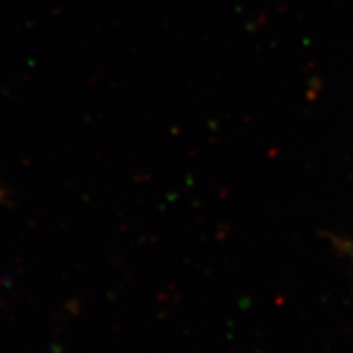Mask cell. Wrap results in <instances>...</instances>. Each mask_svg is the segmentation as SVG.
<instances>
[{
	"label": "cell",
	"mask_w": 353,
	"mask_h": 353,
	"mask_svg": "<svg viewBox=\"0 0 353 353\" xmlns=\"http://www.w3.org/2000/svg\"><path fill=\"white\" fill-rule=\"evenodd\" d=\"M0 198H2V190H0Z\"/></svg>",
	"instance_id": "6da1fadb"
}]
</instances>
